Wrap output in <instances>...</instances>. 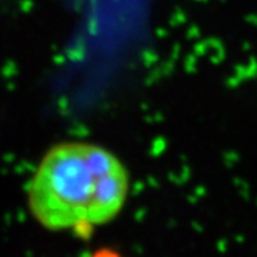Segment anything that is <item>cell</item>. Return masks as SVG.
<instances>
[{
    "mask_svg": "<svg viewBox=\"0 0 257 257\" xmlns=\"http://www.w3.org/2000/svg\"><path fill=\"white\" fill-rule=\"evenodd\" d=\"M127 192V170L113 153L92 143L66 142L43 156L28 200L43 227L89 236L119 214Z\"/></svg>",
    "mask_w": 257,
    "mask_h": 257,
    "instance_id": "6da1fadb",
    "label": "cell"
},
{
    "mask_svg": "<svg viewBox=\"0 0 257 257\" xmlns=\"http://www.w3.org/2000/svg\"><path fill=\"white\" fill-rule=\"evenodd\" d=\"M90 257H121V256H120L117 251H114V250H111V248H100V250L94 251Z\"/></svg>",
    "mask_w": 257,
    "mask_h": 257,
    "instance_id": "7a4b0ae2",
    "label": "cell"
}]
</instances>
